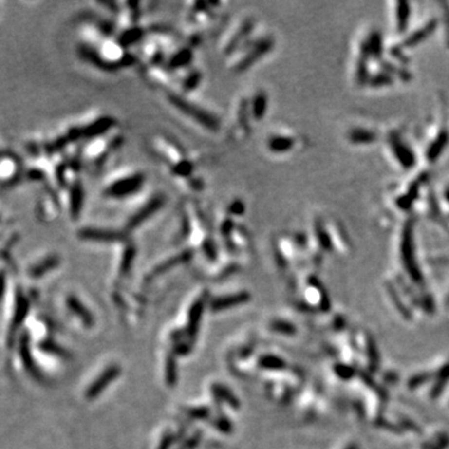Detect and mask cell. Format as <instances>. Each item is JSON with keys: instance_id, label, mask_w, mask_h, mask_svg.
<instances>
[{"instance_id": "6da1fadb", "label": "cell", "mask_w": 449, "mask_h": 449, "mask_svg": "<svg viewBox=\"0 0 449 449\" xmlns=\"http://www.w3.org/2000/svg\"><path fill=\"white\" fill-rule=\"evenodd\" d=\"M145 173L141 171L122 172L109 180L103 188V195L109 199H126L134 196L145 184Z\"/></svg>"}, {"instance_id": "7a4b0ae2", "label": "cell", "mask_w": 449, "mask_h": 449, "mask_svg": "<svg viewBox=\"0 0 449 449\" xmlns=\"http://www.w3.org/2000/svg\"><path fill=\"white\" fill-rule=\"evenodd\" d=\"M166 97L173 108H176L180 112L192 119V121L197 122L202 128L207 129L210 131L219 130L220 121L219 117L215 114L207 111L202 106L192 103V101H188L184 95H180L177 93H168Z\"/></svg>"}, {"instance_id": "3957f363", "label": "cell", "mask_w": 449, "mask_h": 449, "mask_svg": "<svg viewBox=\"0 0 449 449\" xmlns=\"http://www.w3.org/2000/svg\"><path fill=\"white\" fill-rule=\"evenodd\" d=\"M390 156L402 170L411 171L417 165V155L401 131L391 130L386 137Z\"/></svg>"}, {"instance_id": "277c9868", "label": "cell", "mask_w": 449, "mask_h": 449, "mask_svg": "<svg viewBox=\"0 0 449 449\" xmlns=\"http://www.w3.org/2000/svg\"><path fill=\"white\" fill-rule=\"evenodd\" d=\"M273 46H275V40L271 35L261 37L255 40H248V43L244 45L241 55H239L237 59L233 61L232 70L235 73L246 71L253 64L257 63L261 57L271 53Z\"/></svg>"}, {"instance_id": "5b68a950", "label": "cell", "mask_w": 449, "mask_h": 449, "mask_svg": "<svg viewBox=\"0 0 449 449\" xmlns=\"http://www.w3.org/2000/svg\"><path fill=\"white\" fill-rule=\"evenodd\" d=\"M449 145V129L444 122L435 124L428 129L423 156L426 161L432 165L441 159L447 146Z\"/></svg>"}, {"instance_id": "8992f818", "label": "cell", "mask_w": 449, "mask_h": 449, "mask_svg": "<svg viewBox=\"0 0 449 449\" xmlns=\"http://www.w3.org/2000/svg\"><path fill=\"white\" fill-rule=\"evenodd\" d=\"M166 204V195L162 192L155 193L148 201H145L137 208L135 212H132L129 216V219L126 220L125 226H124V231L126 233L132 232L134 230H136L137 227H140L141 224H145L149 219H151L152 216H155L160 210H161Z\"/></svg>"}, {"instance_id": "52a82bcc", "label": "cell", "mask_w": 449, "mask_h": 449, "mask_svg": "<svg viewBox=\"0 0 449 449\" xmlns=\"http://www.w3.org/2000/svg\"><path fill=\"white\" fill-rule=\"evenodd\" d=\"M77 236L83 241L96 242V243H119L128 241V233L124 230L117 231L114 228L93 227V226L80 228Z\"/></svg>"}, {"instance_id": "ba28073f", "label": "cell", "mask_w": 449, "mask_h": 449, "mask_svg": "<svg viewBox=\"0 0 449 449\" xmlns=\"http://www.w3.org/2000/svg\"><path fill=\"white\" fill-rule=\"evenodd\" d=\"M154 150L156 151L157 156L162 160L164 162L168 164V166L170 168V171L173 168H176L179 164H181L184 160H186L185 152L182 151L181 146L177 142L173 141L172 139H168V137L159 136L157 139L154 140Z\"/></svg>"}, {"instance_id": "9c48e42d", "label": "cell", "mask_w": 449, "mask_h": 449, "mask_svg": "<svg viewBox=\"0 0 449 449\" xmlns=\"http://www.w3.org/2000/svg\"><path fill=\"white\" fill-rule=\"evenodd\" d=\"M253 26H255V20L252 18H246V19L242 20L241 23L237 24L232 29V32L226 37V40L222 44L224 54L230 55L236 52L239 45H241L242 41H244V39L252 33Z\"/></svg>"}, {"instance_id": "30bf717a", "label": "cell", "mask_w": 449, "mask_h": 449, "mask_svg": "<svg viewBox=\"0 0 449 449\" xmlns=\"http://www.w3.org/2000/svg\"><path fill=\"white\" fill-rule=\"evenodd\" d=\"M379 132L374 128L363 124L351 126L346 132L347 141L353 146H371L377 142Z\"/></svg>"}, {"instance_id": "8fae6325", "label": "cell", "mask_w": 449, "mask_h": 449, "mask_svg": "<svg viewBox=\"0 0 449 449\" xmlns=\"http://www.w3.org/2000/svg\"><path fill=\"white\" fill-rule=\"evenodd\" d=\"M120 373H121V368H120L119 366H116V364L109 366L108 368L91 383V386L89 387L85 394L86 398H88L89 401L96 398L100 393L104 392V390H105L109 384L112 383V382L117 378V375H119Z\"/></svg>"}, {"instance_id": "7c38bea8", "label": "cell", "mask_w": 449, "mask_h": 449, "mask_svg": "<svg viewBox=\"0 0 449 449\" xmlns=\"http://www.w3.org/2000/svg\"><path fill=\"white\" fill-rule=\"evenodd\" d=\"M192 256V248H186V250L181 251V252L176 253V255H173L172 257H168V260H165L164 262H161V263H159L157 266H155V267L152 268V271L149 273L146 279L150 281V279H155V277L160 276V275H164V273L168 272L171 268L180 266V264L187 263V262L191 261Z\"/></svg>"}, {"instance_id": "4fadbf2b", "label": "cell", "mask_w": 449, "mask_h": 449, "mask_svg": "<svg viewBox=\"0 0 449 449\" xmlns=\"http://www.w3.org/2000/svg\"><path fill=\"white\" fill-rule=\"evenodd\" d=\"M297 144H299V140L295 135L284 134V132H276L267 139L268 151L279 155L291 152L297 146Z\"/></svg>"}, {"instance_id": "5bb4252c", "label": "cell", "mask_w": 449, "mask_h": 449, "mask_svg": "<svg viewBox=\"0 0 449 449\" xmlns=\"http://www.w3.org/2000/svg\"><path fill=\"white\" fill-rule=\"evenodd\" d=\"M393 29L397 35L404 34L412 18V5L407 1L393 3Z\"/></svg>"}, {"instance_id": "9a60e30c", "label": "cell", "mask_w": 449, "mask_h": 449, "mask_svg": "<svg viewBox=\"0 0 449 449\" xmlns=\"http://www.w3.org/2000/svg\"><path fill=\"white\" fill-rule=\"evenodd\" d=\"M115 124H116V121H115L114 117L108 116V115L97 117V119L86 124L85 126H81L83 137H85V139H97V137L104 136L109 130L114 128Z\"/></svg>"}, {"instance_id": "2e32d148", "label": "cell", "mask_w": 449, "mask_h": 449, "mask_svg": "<svg viewBox=\"0 0 449 449\" xmlns=\"http://www.w3.org/2000/svg\"><path fill=\"white\" fill-rule=\"evenodd\" d=\"M435 26H437L435 19H428V21L422 24L421 28L415 29L414 32H412L410 35H407V37H404L401 46H398V49H399L398 52L401 53L403 52L404 49L413 48V46H417L418 44H421L422 41H424L426 37H428L433 32H434Z\"/></svg>"}, {"instance_id": "e0dca14e", "label": "cell", "mask_w": 449, "mask_h": 449, "mask_svg": "<svg viewBox=\"0 0 449 449\" xmlns=\"http://www.w3.org/2000/svg\"><path fill=\"white\" fill-rule=\"evenodd\" d=\"M251 295L248 292H239L233 293V295L224 296V297H219L211 301L210 307L213 312H219V311L227 310L230 307H235L239 304H243L246 302L250 301Z\"/></svg>"}, {"instance_id": "ac0fdd59", "label": "cell", "mask_w": 449, "mask_h": 449, "mask_svg": "<svg viewBox=\"0 0 449 449\" xmlns=\"http://www.w3.org/2000/svg\"><path fill=\"white\" fill-rule=\"evenodd\" d=\"M204 308H205V301H204V299H197L190 308V315H188V322L186 332H187L188 338H190L191 341H193L197 335L200 322H201L202 313H204Z\"/></svg>"}, {"instance_id": "d6986e66", "label": "cell", "mask_w": 449, "mask_h": 449, "mask_svg": "<svg viewBox=\"0 0 449 449\" xmlns=\"http://www.w3.org/2000/svg\"><path fill=\"white\" fill-rule=\"evenodd\" d=\"M83 205H84L83 184H81L80 181H75V182H73V185L70 186V202H69L70 215L73 219L76 220L77 217L81 215Z\"/></svg>"}, {"instance_id": "ffe728a7", "label": "cell", "mask_w": 449, "mask_h": 449, "mask_svg": "<svg viewBox=\"0 0 449 449\" xmlns=\"http://www.w3.org/2000/svg\"><path fill=\"white\" fill-rule=\"evenodd\" d=\"M66 304H68V307L71 310V312L74 313V315H76L77 317L81 319V322L85 324L86 327H93V326H94L95 319L93 313H91L90 311L75 297V296H69L68 299H66Z\"/></svg>"}, {"instance_id": "44dd1931", "label": "cell", "mask_w": 449, "mask_h": 449, "mask_svg": "<svg viewBox=\"0 0 449 449\" xmlns=\"http://www.w3.org/2000/svg\"><path fill=\"white\" fill-rule=\"evenodd\" d=\"M20 355L23 358V363L25 366L26 371L34 377L37 381H43V375L40 373V371L37 370L35 366L34 361H33L32 353H30V348H29V339L28 336L24 335L21 338V344H20Z\"/></svg>"}, {"instance_id": "7402d4cb", "label": "cell", "mask_w": 449, "mask_h": 449, "mask_svg": "<svg viewBox=\"0 0 449 449\" xmlns=\"http://www.w3.org/2000/svg\"><path fill=\"white\" fill-rule=\"evenodd\" d=\"M267 106H268L267 95H266L264 91L259 90L256 94H255V96L252 97V100H251V104H250L251 116L256 120V121H261V120L263 119L264 115H266Z\"/></svg>"}, {"instance_id": "603a6c76", "label": "cell", "mask_w": 449, "mask_h": 449, "mask_svg": "<svg viewBox=\"0 0 449 449\" xmlns=\"http://www.w3.org/2000/svg\"><path fill=\"white\" fill-rule=\"evenodd\" d=\"M60 264V259L55 255L53 256H48L46 259H44L43 261L37 262V264H34L30 270H29V275L34 279H37V277L44 276L45 273H48L49 271L54 270L56 268L57 266Z\"/></svg>"}, {"instance_id": "cb8c5ba5", "label": "cell", "mask_w": 449, "mask_h": 449, "mask_svg": "<svg viewBox=\"0 0 449 449\" xmlns=\"http://www.w3.org/2000/svg\"><path fill=\"white\" fill-rule=\"evenodd\" d=\"M135 257H136V247L132 243H126L121 255V261L119 266V273L121 276H126L131 271V267L134 264Z\"/></svg>"}, {"instance_id": "d4e9b609", "label": "cell", "mask_w": 449, "mask_h": 449, "mask_svg": "<svg viewBox=\"0 0 449 449\" xmlns=\"http://www.w3.org/2000/svg\"><path fill=\"white\" fill-rule=\"evenodd\" d=\"M192 60V50L191 48H184L176 52L168 59V68L170 70H177V69L185 68Z\"/></svg>"}, {"instance_id": "484cf974", "label": "cell", "mask_w": 449, "mask_h": 449, "mask_svg": "<svg viewBox=\"0 0 449 449\" xmlns=\"http://www.w3.org/2000/svg\"><path fill=\"white\" fill-rule=\"evenodd\" d=\"M145 34V30L140 26H130L129 29H125L121 34L119 35V41L124 48L134 45L135 43H137L142 37Z\"/></svg>"}, {"instance_id": "4316f807", "label": "cell", "mask_w": 449, "mask_h": 449, "mask_svg": "<svg viewBox=\"0 0 449 449\" xmlns=\"http://www.w3.org/2000/svg\"><path fill=\"white\" fill-rule=\"evenodd\" d=\"M211 390H212V393L215 394V397L221 399V401L224 402V403L230 404V406L233 407L235 410L240 408V406H241V403H240V401L237 399L236 395L233 394V393L228 390L227 387L222 386V384H220V383H215V384H212V388H211Z\"/></svg>"}, {"instance_id": "83f0119b", "label": "cell", "mask_w": 449, "mask_h": 449, "mask_svg": "<svg viewBox=\"0 0 449 449\" xmlns=\"http://www.w3.org/2000/svg\"><path fill=\"white\" fill-rule=\"evenodd\" d=\"M259 364L264 368V370L268 371H280L283 370L284 367V362L283 359L280 358V357H276V355H262L261 358H260Z\"/></svg>"}, {"instance_id": "f1b7e54d", "label": "cell", "mask_w": 449, "mask_h": 449, "mask_svg": "<svg viewBox=\"0 0 449 449\" xmlns=\"http://www.w3.org/2000/svg\"><path fill=\"white\" fill-rule=\"evenodd\" d=\"M202 75L199 70H192L188 71V74L184 77L182 80V90L188 93V91H192L193 89H196L199 86V84L201 83Z\"/></svg>"}, {"instance_id": "f546056e", "label": "cell", "mask_w": 449, "mask_h": 449, "mask_svg": "<svg viewBox=\"0 0 449 449\" xmlns=\"http://www.w3.org/2000/svg\"><path fill=\"white\" fill-rule=\"evenodd\" d=\"M166 383L168 386H173L177 381V370H176V361L173 355H168L166 361V371H165Z\"/></svg>"}, {"instance_id": "4dcf8cb0", "label": "cell", "mask_w": 449, "mask_h": 449, "mask_svg": "<svg viewBox=\"0 0 449 449\" xmlns=\"http://www.w3.org/2000/svg\"><path fill=\"white\" fill-rule=\"evenodd\" d=\"M41 348L43 351L48 353H52L54 355H59V357H64V358H69V353L64 350L63 347H60L59 344L55 343L54 341H50V339H46L41 343Z\"/></svg>"}, {"instance_id": "1f68e13d", "label": "cell", "mask_w": 449, "mask_h": 449, "mask_svg": "<svg viewBox=\"0 0 449 449\" xmlns=\"http://www.w3.org/2000/svg\"><path fill=\"white\" fill-rule=\"evenodd\" d=\"M271 327H272L273 331L286 333V335H293V333L296 332V328L293 327L292 324L283 321H273L272 323H271Z\"/></svg>"}, {"instance_id": "d6a6232c", "label": "cell", "mask_w": 449, "mask_h": 449, "mask_svg": "<svg viewBox=\"0 0 449 449\" xmlns=\"http://www.w3.org/2000/svg\"><path fill=\"white\" fill-rule=\"evenodd\" d=\"M213 426L216 428L217 430L222 433H231L232 432V423H231L230 419H227L226 417H219L216 418L215 421H213Z\"/></svg>"}, {"instance_id": "836d02e7", "label": "cell", "mask_w": 449, "mask_h": 449, "mask_svg": "<svg viewBox=\"0 0 449 449\" xmlns=\"http://www.w3.org/2000/svg\"><path fill=\"white\" fill-rule=\"evenodd\" d=\"M188 417L193 419H207L210 417V410L206 407H197V408H191L187 411Z\"/></svg>"}, {"instance_id": "e575fe53", "label": "cell", "mask_w": 449, "mask_h": 449, "mask_svg": "<svg viewBox=\"0 0 449 449\" xmlns=\"http://www.w3.org/2000/svg\"><path fill=\"white\" fill-rule=\"evenodd\" d=\"M227 212L230 216H240V215H243V212H244L243 202L239 199L233 200L230 205H228Z\"/></svg>"}, {"instance_id": "d590c367", "label": "cell", "mask_w": 449, "mask_h": 449, "mask_svg": "<svg viewBox=\"0 0 449 449\" xmlns=\"http://www.w3.org/2000/svg\"><path fill=\"white\" fill-rule=\"evenodd\" d=\"M66 168H68V166L65 164H59L56 166V170H55V177H56L57 185L60 187L66 186Z\"/></svg>"}, {"instance_id": "8d00e7d4", "label": "cell", "mask_w": 449, "mask_h": 449, "mask_svg": "<svg viewBox=\"0 0 449 449\" xmlns=\"http://www.w3.org/2000/svg\"><path fill=\"white\" fill-rule=\"evenodd\" d=\"M201 437H202L201 433H196V434H193L192 437L188 439V441H186L185 443L182 444L181 449H193L197 446V444H199V442L201 441Z\"/></svg>"}, {"instance_id": "74e56055", "label": "cell", "mask_w": 449, "mask_h": 449, "mask_svg": "<svg viewBox=\"0 0 449 449\" xmlns=\"http://www.w3.org/2000/svg\"><path fill=\"white\" fill-rule=\"evenodd\" d=\"M26 177L33 180V181H41V180L45 179V173L43 170H39V168H32L26 172Z\"/></svg>"}, {"instance_id": "f35d334b", "label": "cell", "mask_w": 449, "mask_h": 449, "mask_svg": "<svg viewBox=\"0 0 449 449\" xmlns=\"http://www.w3.org/2000/svg\"><path fill=\"white\" fill-rule=\"evenodd\" d=\"M173 442H175V435L172 433H168L165 437L162 438V441L160 442L159 448L157 449H170V447L172 446Z\"/></svg>"}, {"instance_id": "ab89813d", "label": "cell", "mask_w": 449, "mask_h": 449, "mask_svg": "<svg viewBox=\"0 0 449 449\" xmlns=\"http://www.w3.org/2000/svg\"><path fill=\"white\" fill-rule=\"evenodd\" d=\"M173 351H175V353H176V355H186V353L190 352V346H187V344L180 342V343L177 344V346H175V350H173Z\"/></svg>"}, {"instance_id": "60d3db41", "label": "cell", "mask_w": 449, "mask_h": 449, "mask_svg": "<svg viewBox=\"0 0 449 449\" xmlns=\"http://www.w3.org/2000/svg\"><path fill=\"white\" fill-rule=\"evenodd\" d=\"M5 272L1 271L0 272V299H1V296H3L4 290H5Z\"/></svg>"}]
</instances>
